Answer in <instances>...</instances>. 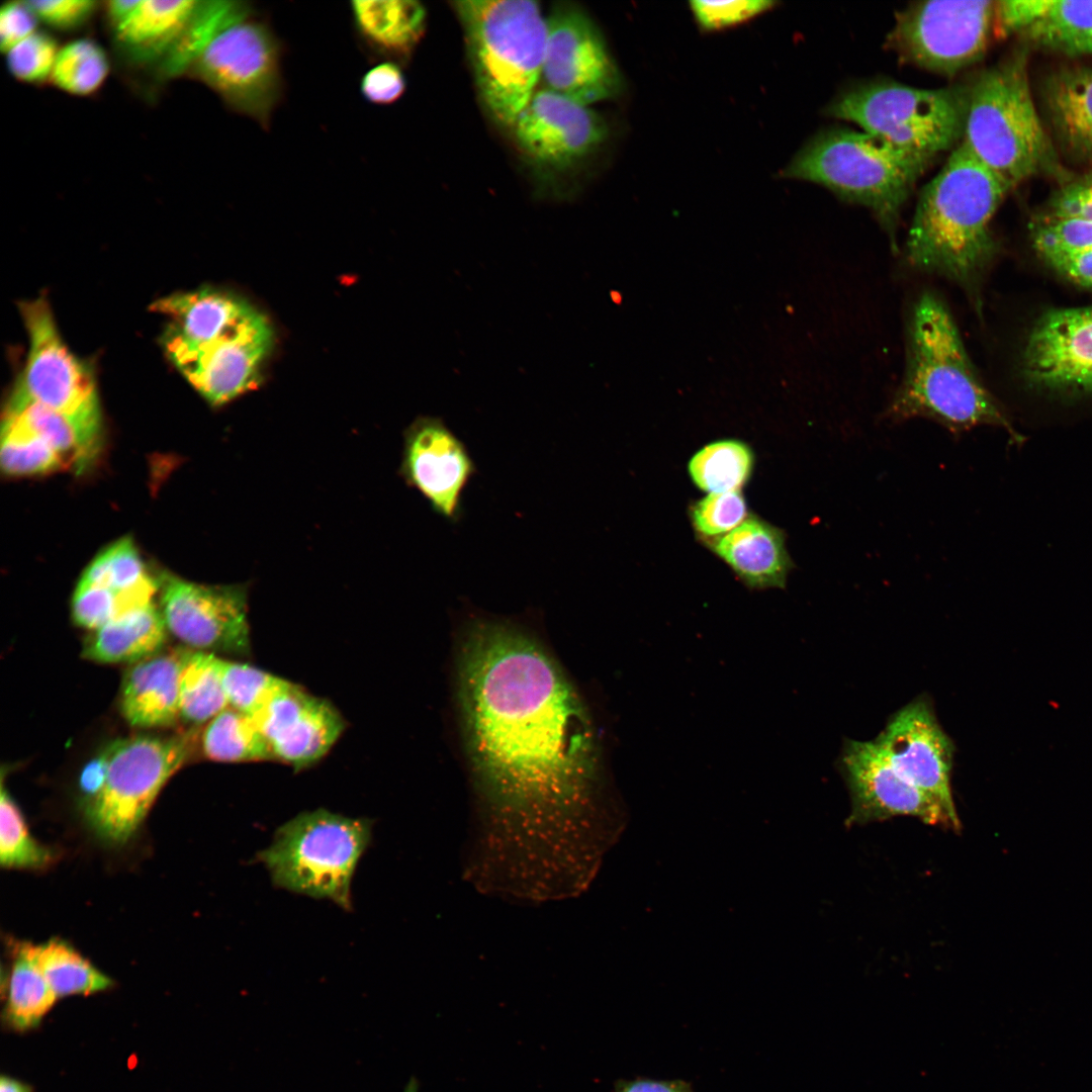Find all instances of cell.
Instances as JSON below:
<instances>
[{
  "label": "cell",
  "instance_id": "cell-38",
  "mask_svg": "<svg viewBox=\"0 0 1092 1092\" xmlns=\"http://www.w3.org/2000/svg\"><path fill=\"white\" fill-rule=\"evenodd\" d=\"M108 73L103 48L93 39L79 38L59 50L50 80L66 93L87 96L103 85Z\"/></svg>",
  "mask_w": 1092,
  "mask_h": 1092
},
{
  "label": "cell",
  "instance_id": "cell-26",
  "mask_svg": "<svg viewBox=\"0 0 1092 1092\" xmlns=\"http://www.w3.org/2000/svg\"><path fill=\"white\" fill-rule=\"evenodd\" d=\"M1043 95L1063 148L1074 158L1092 163V67L1053 73L1045 81Z\"/></svg>",
  "mask_w": 1092,
  "mask_h": 1092
},
{
  "label": "cell",
  "instance_id": "cell-35",
  "mask_svg": "<svg viewBox=\"0 0 1092 1092\" xmlns=\"http://www.w3.org/2000/svg\"><path fill=\"white\" fill-rule=\"evenodd\" d=\"M34 960L57 998L91 995L113 986V981L60 938L32 944Z\"/></svg>",
  "mask_w": 1092,
  "mask_h": 1092
},
{
  "label": "cell",
  "instance_id": "cell-23",
  "mask_svg": "<svg viewBox=\"0 0 1092 1092\" xmlns=\"http://www.w3.org/2000/svg\"><path fill=\"white\" fill-rule=\"evenodd\" d=\"M185 651L183 648L160 650L126 669L120 706L130 725L169 727L180 719L179 682Z\"/></svg>",
  "mask_w": 1092,
  "mask_h": 1092
},
{
  "label": "cell",
  "instance_id": "cell-37",
  "mask_svg": "<svg viewBox=\"0 0 1092 1092\" xmlns=\"http://www.w3.org/2000/svg\"><path fill=\"white\" fill-rule=\"evenodd\" d=\"M753 454L745 443L724 439L697 451L688 470L694 483L708 493L740 490L750 477Z\"/></svg>",
  "mask_w": 1092,
  "mask_h": 1092
},
{
  "label": "cell",
  "instance_id": "cell-51",
  "mask_svg": "<svg viewBox=\"0 0 1092 1092\" xmlns=\"http://www.w3.org/2000/svg\"><path fill=\"white\" fill-rule=\"evenodd\" d=\"M38 19L26 1H8L0 10V47L7 52L37 31Z\"/></svg>",
  "mask_w": 1092,
  "mask_h": 1092
},
{
  "label": "cell",
  "instance_id": "cell-33",
  "mask_svg": "<svg viewBox=\"0 0 1092 1092\" xmlns=\"http://www.w3.org/2000/svg\"><path fill=\"white\" fill-rule=\"evenodd\" d=\"M253 15L250 4L242 1H198L195 12L175 50L158 69L166 79L188 74L208 44L233 23Z\"/></svg>",
  "mask_w": 1092,
  "mask_h": 1092
},
{
  "label": "cell",
  "instance_id": "cell-14",
  "mask_svg": "<svg viewBox=\"0 0 1092 1092\" xmlns=\"http://www.w3.org/2000/svg\"><path fill=\"white\" fill-rule=\"evenodd\" d=\"M161 614L167 630L193 650L249 656L246 584L207 585L161 573Z\"/></svg>",
  "mask_w": 1092,
  "mask_h": 1092
},
{
  "label": "cell",
  "instance_id": "cell-49",
  "mask_svg": "<svg viewBox=\"0 0 1092 1092\" xmlns=\"http://www.w3.org/2000/svg\"><path fill=\"white\" fill-rule=\"evenodd\" d=\"M1049 210V216L1079 218L1092 222V174L1062 185L1052 196Z\"/></svg>",
  "mask_w": 1092,
  "mask_h": 1092
},
{
  "label": "cell",
  "instance_id": "cell-42",
  "mask_svg": "<svg viewBox=\"0 0 1092 1092\" xmlns=\"http://www.w3.org/2000/svg\"><path fill=\"white\" fill-rule=\"evenodd\" d=\"M1036 251L1050 264L1092 249V222L1044 215L1031 226Z\"/></svg>",
  "mask_w": 1092,
  "mask_h": 1092
},
{
  "label": "cell",
  "instance_id": "cell-50",
  "mask_svg": "<svg viewBox=\"0 0 1092 1092\" xmlns=\"http://www.w3.org/2000/svg\"><path fill=\"white\" fill-rule=\"evenodd\" d=\"M1051 0H1003L994 5V17L1002 34L1024 32L1048 10Z\"/></svg>",
  "mask_w": 1092,
  "mask_h": 1092
},
{
  "label": "cell",
  "instance_id": "cell-55",
  "mask_svg": "<svg viewBox=\"0 0 1092 1092\" xmlns=\"http://www.w3.org/2000/svg\"><path fill=\"white\" fill-rule=\"evenodd\" d=\"M139 0H111L105 3V15L109 27L120 23L138 5Z\"/></svg>",
  "mask_w": 1092,
  "mask_h": 1092
},
{
  "label": "cell",
  "instance_id": "cell-43",
  "mask_svg": "<svg viewBox=\"0 0 1092 1092\" xmlns=\"http://www.w3.org/2000/svg\"><path fill=\"white\" fill-rule=\"evenodd\" d=\"M746 518V502L740 490L708 493L691 509L696 531L713 540L729 533Z\"/></svg>",
  "mask_w": 1092,
  "mask_h": 1092
},
{
  "label": "cell",
  "instance_id": "cell-48",
  "mask_svg": "<svg viewBox=\"0 0 1092 1092\" xmlns=\"http://www.w3.org/2000/svg\"><path fill=\"white\" fill-rule=\"evenodd\" d=\"M405 90V78L393 62L372 67L361 79L362 96L375 105H389L397 101Z\"/></svg>",
  "mask_w": 1092,
  "mask_h": 1092
},
{
  "label": "cell",
  "instance_id": "cell-20",
  "mask_svg": "<svg viewBox=\"0 0 1092 1092\" xmlns=\"http://www.w3.org/2000/svg\"><path fill=\"white\" fill-rule=\"evenodd\" d=\"M252 718L266 738L274 760L297 771L321 760L346 727L345 720L330 702L307 694L290 681Z\"/></svg>",
  "mask_w": 1092,
  "mask_h": 1092
},
{
  "label": "cell",
  "instance_id": "cell-27",
  "mask_svg": "<svg viewBox=\"0 0 1092 1092\" xmlns=\"http://www.w3.org/2000/svg\"><path fill=\"white\" fill-rule=\"evenodd\" d=\"M44 440L61 457L65 468L82 473L95 461L101 430L84 426L68 416L29 398L14 387L4 417Z\"/></svg>",
  "mask_w": 1092,
  "mask_h": 1092
},
{
  "label": "cell",
  "instance_id": "cell-8",
  "mask_svg": "<svg viewBox=\"0 0 1092 1092\" xmlns=\"http://www.w3.org/2000/svg\"><path fill=\"white\" fill-rule=\"evenodd\" d=\"M371 838V821L326 809L304 812L279 827L259 852L275 886L351 907V881Z\"/></svg>",
  "mask_w": 1092,
  "mask_h": 1092
},
{
  "label": "cell",
  "instance_id": "cell-18",
  "mask_svg": "<svg viewBox=\"0 0 1092 1092\" xmlns=\"http://www.w3.org/2000/svg\"><path fill=\"white\" fill-rule=\"evenodd\" d=\"M400 474L450 523L463 516V494L477 467L464 442L438 417H419L404 432Z\"/></svg>",
  "mask_w": 1092,
  "mask_h": 1092
},
{
  "label": "cell",
  "instance_id": "cell-9",
  "mask_svg": "<svg viewBox=\"0 0 1092 1092\" xmlns=\"http://www.w3.org/2000/svg\"><path fill=\"white\" fill-rule=\"evenodd\" d=\"M199 731L167 736L138 735L104 749L107 777L101 792L83 805L91 829L110 844L126 842L168 780L191 758Z\"/></svg>",
  "mask_w": 1092,
  "mask_h": 1092
},
{
  "label": "cell",
  "instance_id": "cell-25",
  "mask_svg": "<svg viewBox=\"0 0 1092 1092\" xmlns=\"http://www.w3.org/2000/svg\"><path fill=\"white\" fill-rule=\"evenodd\" d=\"M712 549L753 588L784 587L793 567L784 532L756 517L713 540Z\"/></svg>",
  "mask_w": 1092,
  "mask_h": 1092
},
{
  "label": "cell",
  "instance_id": "cell-46",
  "mask_svg": "<svg viewBox=\"0 0 1092 1092\" xmlns=\"http://www.w3.org/2000/svg\"><path fill=\"white\" fill-rule=\"evenodd\" d=\"M764 0L691 1L690 7L699 26L706 31L719 30L745 22L771 8Z\"/></svg>",
  "mask_w": 1092,
  "mask_h": 1092
},
{
  "label": "cell",
  "instance_id": "cell-32",
  "mask_svg": "<svg viewBox=\"0 0 1092 1092\" xmlns=\"http://www.w3.org/2000/svg\"><path fill=\"white\" fill-rule=\"evenodd\" d=\"M199 746L204 757L219 762L274 760L255 720L231 707L204 724Z\"/></svg>",
  "mask_w": 1092,
  "mask_h": 1092
},
{
  "label": "cell",
  "instance_id": "cell-36",
  "mask_svg": "<svg viewBox=\"0 0 1092 1092\" xmlns=\"http://www.w3.org/2000/svg\"><path fill=\"white\" fill-rule=\"evenodd\" d=\"M1024 32L1052 51L1092 55V1L1051 0L1046 12Z\"/></svg>",
  "mask_w": 1092,
  "mask_h": 1092
},
{
  "label": "cell",
  "instance_id": "cell-21",
  "mask_svg": "<svg viewBox=\"0 0 1092 1092\" xmlns=\"http://www.w3.org/2000/svg\"><path fill=\"white\" fill-rule=\"evenodd\" d=\"M1023 368L1043 386L1092 390V307L1043 314L1028 337Z\"/></svg>",
  "mask_w": 1092,
  "mask_h": 1092
},
{
  "label": "cell",
  "instance_id": "cell-45",
  "mask_svg": "<svg viewBox=\"0 0 1092 1092\" xmlns=\"http://www.w3.org/2000/svg\"><path fill=\"white\" fill-rule=\"evenodd\" d=\"M126 599L114 590L80 580L72 599L76 625L94 631L132 611Z\"/></svg>",
  "mask_w": 1092,
  "mask_h": 1092
},
{
  "label": "cell",
  "instance_id": "cell-24",
  "mask_svg": "<svg viewBox=\"0 0 1092 1092\" xmlns=\"http://www.w3.org/2000/svg\"><path fill=\"white\" fill-rule=\"evenodd\" d=\"M199 0H139L120 23L110 28L114 44L130 64L159 69L175 50Z\"/></svg>",
  "mask_w": 1092,
  "mask_h": 1092
},
{
  "label": "cell",
  "instance_id": "cell-28",
  "mask_svg": "<svg viewBox=\"0 0 1092 1092\" xmlns=\"http://www.w3.org/2000/svg\"><path fill=\"white\" fill-rule=\"evenodd\" d=\"M351 12L359 37L379 56L408 58L426 27V9L415 0L352 1Z\"/></svg>",
  "mask_w": 1092,
  "mask_h": 1092
},
{
  "label": "cell",
  "instance_id": "cell-22",
  "mask_svg": "<svg viewBox=\"0 0 1092 1092\" xmlns=\"http://www.w3.org/2000/svg\"><path fill=\"white\" fill-rule=\"evenodd\" d=\"M152 307L171 318L163 337L171 360L229 334L257 310L232 293L211 288L175 293Z\"/></svg>",
  "mask_w": 1092,
  "mask_h": 1092
},
{
  "label": "cell",
  "instance_id": "cell-13",
  "mask_svg": "<svg viewBox=\"0 0 1092 1092\" xmlns=\"http://www.w3.org/2000/svg\"><path fill=\"white\" fill-rule=\"evenodd\" d=\"M519 151L541 179L572 173L604 144L608 126L588 105L536 91L512 126Z\"/></svg>",
  "mask_w": 1092,
  "mask_h": 1092
},
{
  "label": "cell",
  "instance_id": "cell-53",
  "mask_svg": "<svg viewBox=\"0 0 1092 1092\" xmlns=\"http://www.w3.org/2000/svg\"><path fill=\"white\" fill-rule=\"evenodd\" d=\"M107 757L104 750L90 759L79 776V791L84 804L93 800L103 789L107 777Z\"/></svg>",
  "mask_w": 1092,
  "mask_h": 1092
},
{
  "label": "cell",
  "instance_id": "cell-6",
  "mask_svg": "<svg viewBox=\"0 0 1092 1092\" xmlns=\"http://www.w3.org/2000/svg\"><path fill=\"white\" fill-rule=\"evenodd\" d=\"M1017 54L979 74L969 87L962 142L1011 189L1058 161Z\"/></svg>",
  "mask_w": 1092,
  "mask_h": 1092
},
{
  "label": "cell",
  "instance_id": "cell-11",
  "mask_svg": "<svg viewBox=\"0 0 1092 1092\" xmlns=\"http://www.w3.org/2000/svg\"><path fill=\"white\" fill-rule=\"evenodd\" d=\"M994 5L991 0L913 3L896 15L888 46L905 63L953 76L982 58Z\"/></svg>",
  "mask_w": 1092,
  "mask_h": 1092
},
{
  "label": "cell",
  "instance_id": "cell-15",
  "mask_svg": "<svg viewBox=\"0 0 1092 1092\" xmlns=\"http://www.w3.org/2000/svg\"><path fill=\"white\" fill-rule=\"evenodd\" d=\"M546 22L541 75L545 89L584 105L616 97L622 89L620 73L582 9L558 5Z\"/></svg>",
  "mask_w": 1092,
  "mask_h": 1092
},
{
  "label": "cell",
  "instance_id": "cell-3",
  "mask_svg": "<svg viewBox=\"0 0 1092 1092\" xmlns=\"http://www.w3.org/2000/svg\"><path fill=\"white\" fill-rule=\"evenodd\" d=\"M905 369L886 411L893 422L924 418L954 435L977 426L1001 427L1013 442L1023 437L982 383L946 302L920 293L906 323Z\"/></svg>",
  "mask_w": 1092,
  "mask_h": 1092
},
{
  "label": "cell",
  "instance_id": "cell-2",
  "mask_svg": "<svg viewBox=\"0 0 1092 1092\" xmlns=\"http://www.w3.org/2000/svg\"><path fill=\"white\" fill-rule=\"evenodd\" d=\"M1010 190L961 142L920 192L906 241L908 265L947 279L978 305L996 253L991 221Z\"/></svg>",
  "mask_w": 1092,
  "mask_h": 1092
},
{
  "label": "cell",
  "instance_id": "cell-52",
  "mask_svg": "<svg viewBox=\"0 0 1092 1092\" xmlns=\"http://www.w3.org/2000/svg\"><path fill=\"white\" fill-rule=\"evenodd\" d=\"M1050 265L1074 283L1092 290V249L1056 260Z\"/></svg>",
  "mask_w": 1092,
  "mask_h": 1092
},
{
  "label": "cell",
  "instance_id": "cell-5",
  "mask_svg": "<svg viewBox=\"0 0 1092 1092\" xmlns=\"http://www.w3.org/2000/svg\"><path fill=\"white\" fill-rule=\"evenodd\" d=\"M932 161L862 130L833 128L812 138L783 175L867 207L893 237L905 202Z\"/></svg>",
  "mask_w": 1092,
  "mask_h": 1092
},
{
  "label": "cell",
  "instance_id": "cell-54",
  "mask_svg": "<svg viewBox=\"0 0 1092 1092\" xmlns=\"http://www.w3.org/2000/svg\"><path fill=\"white\" fill-rule=\"evenodd\" d=\"M617 1092H692L690 1086L681 1081H657L635 1079L624 1082Z\"/></svg>",
  "mask_w": 1092,
  "mask_h": 1092
},
{
  "label": "cell",
  "instance_id": "cell-31",
  "mask_svg": "<svg viewBox=\"0 0 1092 1092\" xmlns=\"http://www.w3.org/2000/svg\"><path fill=\"white\" fill-rule=\"evenodd\" d=\"M80 580L114 590L124 597L132 608L150 604L159 588L158 579L148 574L129 537L121 538L102 550L90 562Z\"/></svg>",
  "mask_w": 1092,
  "mask_h": 1092
},
{
  "label": "cell",
  "instance_id": "cell-7",
  "mask_svg": "<svg viewBox=\"0 0 1092 1092\" xmlns=\"http://www.w3.org/2000/svg\"><path fill=\"white\" fill-rule=\"evenodd\" d=\"M968 96L966 85L923 89L876 80L841 92L826 113L897 149L933 160L962 142Z\"/></svg>",
  "mask_w": 1092,
  "mask_h": 1092
},
{
  "label": "cell",
  "instance_id": "cell-47",
  "mask_svg": "<svg viewBox=\"0 0 1092 1092\" xmlns=\"http://www.w3.org/2000/svg\"><path fill=\"white\" fill-rule=\"evenodd\" d=\"M26 2L39 22L65 31L84 25L98 7V2L92 0H30Z\"/></svg>",
  "mask_w": 1092,
  "mask_h": 1092
},
{
  "label": "cell",
  "instance_id": "cell-12",
  "mask_svg": "<svg viewBox=\"0 0 1092 1092\" xmlns=\"http://www.w3.org/2000/svg\"><path fill=\"white\" fill-rule=\"evenodd\" d=\"M19 309L29 350L16 386L32 400L101 430L94 375L65 345L48 301L41 297L25 301Z\"/></svg>",
  "mask_w": 1092,
  "mask_h": 1092
},
{
  "label": "cell",
  "instance_id": "cell-57",
  "mask_svg": "<svg viewBox=\"0 0 1092 1092\" xmlns=\"http://www.w3.org/2000/svg\"><path fill=\"white\" fill-rule=\"evenodd\" d=\"M411 1092H415L414 1089H412Z\"/></svg>",
  "mask_w": 1092,
  "mask_h": 1092
},
{
  "label": "cell",
  "instance_id": "cell-41",
  "mask_svg": "<svg viewBox=\"0 0 1092 1092\" xmlns=\"http://www.w3.org/2000/svg\"><path fill=\"white\" fill-rule=\"evenodd\" d=\"M220 673L229 707L251 717L289 682L252 665L223 658Z\"/></svg>",
  "mask_w": 1092,
  "mask_h": 1092
},
{
  "label": "cell",
  "instance_id": "cell-10",
  "mask_svg": "<svg viewBox=\"0 0 1092 1092\" xmlns=\"http://www.w3.org/2000/svg\"><path fill=\"white\" fill-rule=\"evenodd\" d=\"M281 56L270 26L250 15L219 32L188 74L267 129L283 94Z\"/></svg>",
  "mask_w": 1092,
  "mask_h": 1092
},
{
  "label": "cell",
  "instance_id": "cell-29",
  "mask_svg": "<svg viewBox=\"0 0 1092 1092\" xmlns=\"http://www.w3.org/2000/svg\"><path fill=\"white\" fill-rule=\"evenodd\" d=\"M167 631L161 611L151 602L92 631L82 655L101 663H134L159 652Z\"/></svg>",
  "mask_w": 1092,
  "mask_h": 1092
},
{
  "label": "cell",
  "instance_id": "cell-44",
  "mask_svg": "<svg viewBox=\"0 0 1092 1092\" xmlns=\"http://www.w3.org/2000/svg\"><path fill=\"white\" fill-rule=\"evenodd\" d=\"M59 50L52 35L37 30L6 52L8 70L18 81L41 83L51 79Z\"/></svg>",
  "mask_w": 1092,
  "mask_h": 1092
},
{
  "label": "cell",
  "instance_id": "cell-19",
  "mask_svg": "<svg viewBox=\"0 0 1092 1092\" xmlns=\"http://www.w3.org/2000/svg\"><path fill=\"white\" fill-rule=\"evenodd\" d=\"M273 340L271 325L257 310L229 334L171 361L210 404L220 405L258 385Z\"/></svg>",
  "mask_w": 1092,
  "mask_h": 1092
},
{
  "label": "cell",
  "instance_id": "cell-40",
  "mask_svg": "<svg viewBox=\"0 0 1092 1092\" xmlns=\"http://www.w3.org/2000/svg\"><path fill=\"white\" fill-rule=\"evenodd\" d=\"M1 429L0 462L7 475H41L65 468L57 452L37 435L7 418Z\"/></svg>",
  "mask_w": 1092,
  "mask_h": 1092
},
{
  "label": "cell",
  "instance_id": "cell-1",
  "mask_svg": "<svg viewBox=\"0 0 1092 1092\" xmlns=\"http://www.w3.org/2000/svg\"><path fill=\"white\" fill-rule=\"evenodd\" d=\"M457 701L468 766L495 817L580 818L603 779L592 714L558 661L517 623L469 615L456 654Z\"/></svg>",
  "mask_w": 1092,
  "mask_h": 1092
},
{
  "label": "cell",
  "instance_id": "cell-17",
  "mask_svg": "<svg viewBox=\"0 0 1092 1092\" xmlns=\"http://www.w3.org/2000/svg\"><path fill=\"white\" fill-rule=\"evenodd\" d=\"M840 768L851 800L847 826L912 816L926 824L959 830L943 808L906 780L874 740H847Z\"/></svg>",
  "mask_w": 1092,
  "mask_h": 1092
},
{
  "label": "cell",
  "instance_id": "cell-16",
  "mask_svg": "<svg viewBox=\"0 0 1092 1092\" xmlns=\"http://www.w3.org/2000/svg\"><path fill=\"white\" fill-rule=\"evenodd\" d=\"M874 741L892 765L935 800L960 829L950 788L954 746L929 700L919 697L904 706Z\"/></svg>",
  "mask_w": 1092,
  "mask_h": 1092
},
{
  "label": "cell",
  "instance_id": "cell-56",
  "mask_svg": "<svg viewBox=\"0 0 1092 1092\" xmlns=\"http://www.w3.org/2000/svg\"><path fill=\"white\" fill-rule=\"evenodd\" d=\"M0 1092H33L32 1087L11 1076L2 1075L0 1079Z\"/></svg>",
  "mask_w": 1092,
  "mask_h": 1092
},
{
  "label": "cell",
  "instance_id": "cell-30",
  "mask_svg": "<svg viewBox=\"0 0 1092 1092\" xmlns=\"http://www.w3.org/2000/svg\"><path fill=\"white\" fill-rule=\"evenodd\" d=\"M6 986L2 1020L11 1030L25 1032L38 1027L58 1000L31 951V943L14 945Z\"/></svg>",
  "mask_w": 1092,
  "mask_h": 1092
},
{
  "label": "cell",
  "instance_id": "cell-34",
  "mask_svg": "<svg viewBox=\"0 0 1092 1092\" xmlns=\"http://www.w3.org/2000/svg\"><path fill=\"white\" fill-rule=\"evenodd\" d=\"M220 657L186 649L179 682L180 719L198 726L229 707L220 673Z\"/></svg>",
  "mask_w": 1092,
  "mask_h": 1092
},
{
  "label": "cell",
  "instance_id": "cell-4",
  "mask_svg": "<svg viewBox=\"0 0 1092 1092\" xmlns=\"http://www.w3.org/2000/svg\"><path fill=\"white\" fill-rule=\"evenodd\" d=\"M453 7L479 96L497 123L512 127L541 80L546 18L530 0H465Z\"/></svg>",
  "mask_w": 1092,
  "mask_h": 1092
},
{
  "label": "cell",
  "instance_id": "cell-39",
  "mask_svg": "<svg viewBox=\"0 0 1092 1092\" xmlns=\"http://www.w3.org/2000/svg\"><path fill=\"white\" fill-rule=\"evenodd\" d=\"M55 859L54 852L36 841L24 817L5 788L2 778L0 798V862L8 869L41 870Z\"/></svg>",
  "mask_w": 1092,
  "mask_h": 1092
}]
</instances>
